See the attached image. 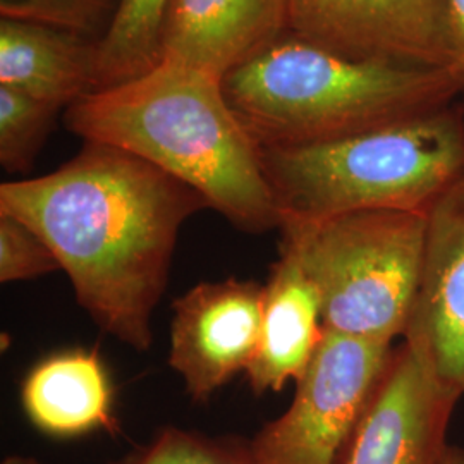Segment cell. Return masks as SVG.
Masks as SVG:
<instances>
[{
  "label": "cell",
  "instance_id": "cell-17",
  "mask_svg": "<svg viewBox=\"0 0 464 464\" xmlns=\"http://www.w3.org/2000/svg\"><path fill=\"white\" fill-rule=\"evenodd\" d=\"M116 464H256L249 444L167 427Z\"/></svg>",
  "mask_w": 464,
  "mask_h": 464
},
{
  "label": "cell",
  "instance_id": "cell-9",
  "mask_svg": "<svg viewBox=\"0 0 464 464\" xmlns=\"http://www.w3.org/2000/svg\"><path fill=\"white\" fill-rule=\"evenodd\" d=\"M264 296L266 285L227 277L197 284L174 301L169 366L195 402L246 373L260 344Z\"/></svg>",
  "mask_w": 464,
  "mask_h": 464
},
{
  "label": "cell",
  "instance_id": "cell-4",
  "mask_svg": "<svg viewBox=\"0 0 464 464\" xmlns=\"http://www.w3.org/2000/svg\"><path fill=\"white\" fill-rule=\"evenodd\" d=\"M260 153L281 226L365 210L429 212L464 172V112L450 103L344 140Z\"/></svg>",
  "mask_w": 464,
  "mask_h": 464
},
{
  "label": "cell",
  "instance_id": "cell-13",
  "mask_svg": "<svg viewBox=\"0 0 464 464\" xmlns=\"http://www.w3.org/2000/svg\"><path fill=\"white\" fill-rule=\"evenodd\" d=\"M97 44L47 24L0 17V86L69 107L95 90Z\"/></svg>",
  "mask_w": 464,
  "mask_h": 464
},
{
  "label": "cell",
  "instance_id": "cell-2",
  "mask_svg": "<svg viewBox=\"0 0 464 464\" xmlns=\"http://www.w3.org/2000/svg\"><path fill=\"white\" fill-rule=\"evenodd\" d=\"M67 130L130 151L191 186L246 234L279 229L262 153L224 93L222 78L160 57L124 83L69 105Z\"/></svg>",
  "mask_w": 464,
  "mask_h": 464
},
{
  "label": "cell",
  "instance_id": "cell-11",
  "mask_svg": "<svg viewBox=\"0 0 464 464\" xmlns=\"http://www.w3.org/2000/svg\"><path fill=\"white\" fill-rule=\"evenodd\" d=\"M287 34V0H169L160 57L224 80Z\"/></svg>",
  "mask_w": 464,
  "mask_h": 464
},
{
  "label": "cell",
  "instance_id": "cell-8",
  "mask_svg": "<svg viewBox=\"0 0 464 464\" xmlns=\"http://www.w3.org/2000/svg\"><path fill=\"white\" fill-rule=\"evenodd\" d=\"M458 392L427 356L402 339L337 464H442Z\"/></svg>",
  "mask_w": 464,
  "mask_h": 464
},
{
  "label": "cell",
  "instance_id": "cell-7",
  "mask_svg": "<svg viewBox=\"0 0 464 464\" xmlns=\"http://www.w3.org/2000/svg\"><path fill=\"white\" fill-rule=\"evenodd\" d=\"M287 34L353 61L450 69L449 0H287Z\"/></svg>",
  "mask_w": 464,
  "mask_h": 464
},
{
  "label": "cell",
  "instance_id": "cell-18",
  "mask_svg": "<svg viewBox=\"0 0 464 464\" xmlns=\"http://www.w3.org/2000/svg\"><path fill=\"white\" fill-rule=\"evenodd\" d=\"M121 0H0V16L32 21L100 42Z\"/></svg>",
  "mask_w": 464,
  "mask_h": 464
},
{
  "label": "cell",
  "instance_id": "cell-15",
  "mask_svg": "<svg viewBox=\"0 0 464 464\" xmlns=\"http://www.w3.org/2000/svg\"><path fill=\"white\" fill-rule=\"evenodd\" d=\"M167 5L169 0H121L97 44L95 90L133 80L160 61Z\"/></svg>",
  "mask_w": 464,
  "mask_h": 464
},
{
  "label": "cell",
  "instance_id": "cell-19",
  "mask_svg": "<svg viewBox=\"0 0 464 464\" xmlns=\"http://www.w3.org/2000/svg\"><path fill=\"white\" fill-rule=\"evenodd\" d=\"M61 270L49 245L26 224L0 214V282L32 281Z\"/></svg>",
  "mask_w": 464,
  "mask_h": 464
},
{
  "label": "cell",
  "instance_id": "cell-10",
  "mask_svg": "<svg viewBox=\"0 0 464 464\" xmlns=\"http://www.w3.org/2000/svg\"><path fill=\"white\" fill-rule=\"evenodd\" d=\"M435 375L464 394V172L427 214V245L415 314L404 334Z\"/></svg>",
  "mask_w": 464,
  "mask_h": 464
},
{
  "label": "cell",
  "instance_id": "cell-3",
  "mask_svg": "<svg viewBox=\"0 0 464 464\" xmlns=\"http://www.w3.org/2000/svg\"><path fill=\"white\" fill-rule=\"evenodd\" d=\"M222 84L258 147L337 141L459 97L450 69L353 61L291 34L232 69Z\"/></svg>",
  "mask_w": 464,
  "mask_h": 464
},
{
  "label": "cell",
  "instance_id": "cell-21",
  "mask_svg": "<svg viewBox=\"0 0 464 464\" xmlns=\"http://www.w3.org/2000/svg\"><path fill=\"white\" fill-rule=\"evenodd\" d=\"M2 464H42L34 456H23V454H13L7 456Z\"/></svg>",
  "mask_w": 464,
  "mask_h": 464
},
{
  "label": "cell",
  "instance_id": "cell-22",
  "mask_svg": "<svg viewBox=\"0 0 464 464\" xmlns=\"http://www.w3.org/2000/svg\"><path fill=\"white\" fill-rule=\"evenodd\" d=\"M442 464H464V450L463 449L449 448L446 459Z\"/></svg>",
  "mask_w": 464,
  "mask_h": 464
},
{
  "label": "cell",
  "instance_id": "cell-12",
  "mask_svg": "<svg viewBox=\"0 0 464 464\" xmlns=\"http://www.w3.org/2000/svg\"><path fill=\"white\" fill-rule=\"evenodd\" d=\"M324 337L315 284L298 248L281 239L279 260L270 270L264 296L262 334L246 377L253 394L279 392L306 372Z\"/></svg>",
  "mask_w": 464,
  "mask_h": 464
},
{
  "label": "cell",
  "instance_id": "cell-6",
  "mask_svg": "<svg viewBox=\"0 0 464 464\" xmlns=\"http://www.w3.org/2000/svg\"><path fill=\"white\" fill-rule=\"evenodd\" d=\"M394 348L324 331L291 406L249 442L256 464H337Z\"/></svg>",
  "mask_w": 464,
  "mask_h": 464
},
{
  "label": "cell",
  "instance_id": "cell-1",
  "mask_svg": "<svg viewBox=\"0 0 464 464\" xmlns=\"http://www.w3.org/2000/svg\"><path fill=\"white\" fill-rule=\"evenodd\" d=\"M203 208L191 186L95 141L50 174L0 184V214L34 229L100 331L140 353L153 343L179 231Z\"/></svg>",
  "mask_w": 464,
  "mask_h": 464
},
{
  "label": "cell",
  "instance_id": "cell-14",
  "mask_svg": "<svg viewBox=\"0 0 464 464\" xmlns=\"http://www.w3.org/2000/svg\"><path fill=\"white\" fill-rule=\"evenodd\" d=\"M21 406L52 437L116 431L112 382L95 351L67 349L42 360L23 381Z\"/></svg>",
  "mask_w": 464,
  "mask_h": 464
},
{
  "label": "cell",
  "instance_id": "cell-5",
  "mask_svg": "<svg viewBox=\"0 0 464 464\" xmlns=\"http://www.w3.org/2000/svg\"><path fill=\"white\" fill-rule=\"evenodd\" d=\"M427 214L365 210L282 224L320 298L324 331L389 344L404 337L421 287Z\"/></svg>",
  "mask_w": 464,
  "mask_h": 464
},
{
  "label": "cell",
  "instance_id": "cell-20",
  "mask_svg": "<svg viewBox=\"0 0 464 464\" xmlns=\"http://www.w3.org/2000/svg\"><path fill=\"white\" fill-rule=\"evenodd\" d=\"M450 9V38H452V74L459 86V97L464 99V0H449Z\"/></svg>",
  "mask_w": 464,
  "mask_h": 464
},
{
  "label": "cell",
  "instance_id": "cell-16",
  "mask_svg": "<svg viewBox=\"0 0 464 464\" xmlns=\"http://www.w3.org/2000/svg\"><path fill=\"white\" fill-rule=\"evenodd\" d=\"M59 107L0 86V164L26 174L44 149Z\"/></svg>",
  "mask_w": 464,
  "mask_h": 464
}]
</instances>
